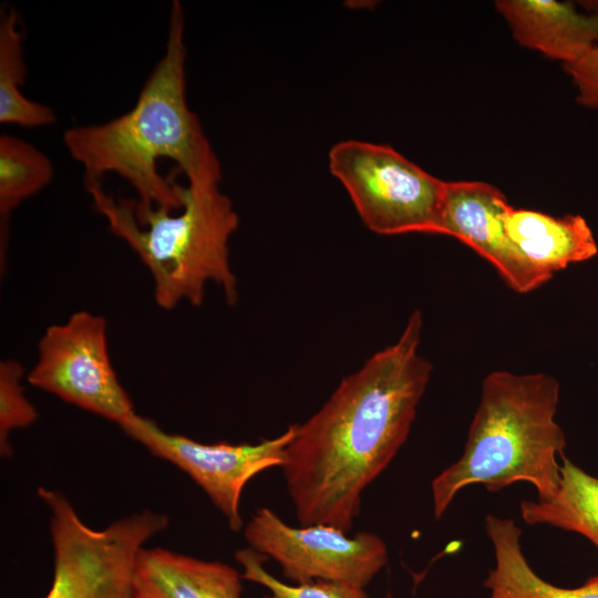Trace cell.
<instances>
[{"instance_id": "cell-1", "label": "cell", "mask_w": 598, "mask_h": 598, "mask_svg": "<svg viewBox=\"0 0 598 598\" xmlns=\"http://www.w3.org/2000/svg\"><path fill=\"white\" fill-rule=\"evenodd\" d=\"M422 327L414 310L394 343L296 424L282 470L299 526L330 525L348 534L362 493L405 443L432 373L419 351Z\"/></svg>"}, {"instance_id": "cell-2", "label": "cell", "mask_w": 598, "mask_h": 598, "mask_svg": "<svg viewBox=\"0 0 598 598\" xmlns=\"http://www.w3.org/2000/svg\"><path fill=\"white\" fill-rule=\"evenodd\" d=\"M185 14L179 1L171 4L164 53L126 113L100 124L76 125L63 134L70 156L84 177L103 179L107 173L124 178L136 192L141 208L177 210L185 186L164 177L161 158L175 162L187 183L220 182L221 166L198 115L186 97Z\"/></svg>"}, {"instance_id": "cell-3", "label": "cell", "mask_w": 598, "mask_h": 598, "mask_svg": "<svg viewBox=\"0 0 598 598\" xmlns=\"http://www.w3.org/2000/svg\"><path fill=\"white\" fill-rule=\"evenodd\" d=\"M559 383L546 373L498 370L485 377L462 455L432 481L440 519L465 487L497 492L517 482L549 499L560 484L566 436L555 420Z\"/></svg>"}, {"instance_id": "cell-4", "label": "cell", "mask_w": 598, "mask_h": 598, "mask_svg": "<svg viewBox=\"0 0 598 598\" xmlns=\"http://www.w3.org/2000/svg\"><path fill=\"white\" fill-rule=\"evenodd\" d=\"M102 182L84 177L85 189L112 234L147 268L159 308L173 310L181 302L200 306L208 282L221 289L228 305L237 302L229 240L239 218L220 182L187 183L177 210L141 208L135 200L115 198Z\"/></svg>"}, {"instance_id": "cell-5", "label": "cell", "mask_w": 598, "mask_h": 598, "mask_svg": "<svg viewBox=\"0 0 598 598\" xmlns=\"http://www.w3.org/2000/svg\"><path fill=\"white\" fill-rule=\"evenodd\" d=\"M50 512L54 571L45 598H135L136 561L146 542L168 526L165 514L143 509L93 529L59 491L40 486Z\"/></svg>"}, {"instance_id": "cell-6", "label": "cell", "mask_w": 598, "mask_h": 598, "mask_svg": "<svg viewBox=\"0 0 598 598\" xmlns=\"http://www.w3.org/2000/svg\"><path fill=\"white\" fill-rule=\"evenodd\" d=\"M328 159L331 174L371 231L444 236L446 182L389 145L371 142L341 141L331 147Z\"/></svg>"}, {"instance_id": "cell-7", "label": "cell", "mask_w": 598, "mask_h": 598, "mask_svg": "<svg viewBox=\"0 0 598 598\" xmlns=\"http://www.w3.org/2000/svg\"><path fill=\"white\" fill-rule=\"evenodd\" d=\"M25 379L32 386L117 425L135 412L112 364L106 319L86 310L45 329Z\"/></svg>"}, {"instance_id": "cell-8", "label": "cell", "mask_w": 598, "mask_h": 598, "mask_svg": "<svg viewBox=\"0 0 598 598\" xmlns=\"http://www.w3.org/2000/svg\"><path fill=\"white\" fill-rule=\"evenodd\" d=\"M244 536L293 584L326 580L364 588L388 563L386 545L373 533L351 537L330 525L293 527L267 507L251 515Z\"/></svg>"}, {"instance_id": "cell-9", "label": "cell", "mask_w": 598, "mask_h": 598, "mask_svg": "<svg viewBox=\"0 0 598 598\" xmlns=\"http://www.w3.org/2000/svg\"><path fill=\"white\" fill-rule=\"evenodd\" d=\"M118 426L153 455L185 472L209 497L231 530L243 527L239 504L244 487L257 474L286 463V448L296 424L275 439L256 444H204L162 430L153 420L134 412Z\"/></svg>"}, {"instance_id": "cell-10", "label": "cell", "mask_w": 598, "mask_h": 598, "mask_svg": "<svg viewBox=\"0 0 598 598\" xmlns=\"http://www.w3.org/2000/svg\"><path fill=\"white\" fill-rule=\"evenodd\" d=\"M505 195L485 182H446L444 236L462 241L491 262L515 291L526 293L553 276L533 265L507 234Z\"/></svg>"}, {"instance_id": "cell-11", "label": "cell", "mask_w": 598, "mask_h": 598, "mask_svg": "<svg viewBox=\"0 0 598 598\" xmlns=\"http://www.w3.org/2000/svg\"><path fill=\"white\" fill-rule=\"evenodd\" d=\"M495 7L522 47L563 65L598 45V12H579L571 3L554 0H498Z\"/></svg>"}, {"instance_id": "cell-12", "label": "cell", "mask_w": 598, "mask_h": 598, "mask_svg": "<svg viewBox=\"0 0 598 598\" xmlns=\"http://www.w3.org/2000/svg\"><path fill=\"white\" fill-rule=\"evenodd\" d=\"M241 574L228 564L162 547H144L134 574L135 598H241Z\"/></svg>"}, {"instance_id": "cell-13", "label": "cell", "mask_w": 598, "mask_h": 598, "mask_svg": "<svg viewBox=\"0 0 598 598\" xmlns=\"http://www.w3.org/2000/svg\"><path fill=\"white\" fill-rule=\"evenodd\" d=\"M504 223L518 250L533 265L551 276L598 254L592 230L580 215L553 217L509 206Z\"/></svg>"}, {"instance_id": "cell-14", "label": "cell", "mask_w": 598, "mask_h": 598, "mask_svg": "<svg viewBox=\"0 0 598 598\" xmlns=\"http://www.w3.org/2000/svg\"><path fill=\"white\" fill-rule=\"evenodd\" d=\"M485 530L495 556V567L484 581L488 598H598V574L575 588L559 587L537 575L523 554L522 530L513 519L487 515Z\"/></svg>"}, {"instance_id": "cell-15", "label": "cell", "mask_w": 598, "mask_h": 598, "mask_svg": "<svg viewBox=\"0 0 598 598\" xmlns=\"http://www.w3.org/2000/svg\"><path fill=\"white\" fill-rule=\"evenodd\" d=\"M560 484L549 499L523 501L520 516L529 525H549L580 534L598 550V477L563 455Z\"/></svg>"}, {"instance_id": "cell-16", "label": "cell", "mask_w": 598, "mask_h": 598, "mask_svg": "<svg viewBox=\"0 0 598 598\" xmlns=\"http://www.w3.org/2000/svg\"><path fill=\"white\" fill-rule=\"evenodd\" d=\"M24 32L19 12L2 6L0 13V123L28 128L43 127L56 121L54 110L30 100L22 92L27 78Z\"/></svg>"}, {"instance_id": "cell-17", "label": "cell", "mask_w": 598, "mask_h": 598, "mask_svg": "<svg viewBox=\"0 0 598 598\" xmlns=\"http://www.w3.org/2000/svg\"><path fill=\"white\" fill-rule=\"evenodd\" d=\"M53 176V164L42 151L18 136L0 135V251H7L11 213Z\"/></svg>"}, {"instance_id": "cell-18", "label": "cell", "mask_w": 598, "mask_h": 598, "mask_svg": "<svg viewBox=\"0 0 598 598\" xmlns=\"http://www.w3.org/2000/svg\"><path fill=\"white\" fill-rule=\"evenodd\" d=\"M235 556L243 567V579L264 587L268 591L265 598H371L364 588L344 582L286 584L265 568L267 558L250 547L237 550Z\"/></svg>"}, {"instance_id": "cell-19", "label": "cell", "mask_w": 598, "mask_h": 598, "mask_svg": "<svg viewBox=\"0 0 598 598\" xmlns=\"http://www.w3.org/2000/svg\"><path fill=\"white\" fill-rule=\"evenodd\" d=\"M24 369L16 359L0 362V452L3 457L12 454L10 434L33 424L38 411L27 396L22 384Z\"/></svg>"}, {"instance_id": "cell-20", "label": "cell", "mask_w": 598, "mask_h": 598, "mask_svg": "<svg viewBox=\"0 0 598 598\" xmlns=\"http://www.w3.org/2000/svg\"><path fill=\"white\" fill-rule=\"evenodd\" d=\"M576 89L578 104L598 110V45L579 60L563 65Z\"/></svg>"}, {"instance_id": "cell-21", "label": "cell", "mask_w": 598, "mask_h": 598, "mask_svg": "<svg viewBox=\"0 0 598 598\" xmlns=\"http://www.w3.org/2000/svg\"><path fill=\"white\" fill-rule=\"evenodd\" d=\"M384 598H393V597H392V595L389 592V594L385 595Z\"/></svg>"}]
</instances>
